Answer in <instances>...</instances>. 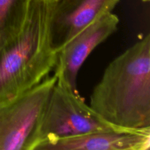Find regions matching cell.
<instances>
[{
	"mask_svg": "<svg viewBox=\"0 0 150 150\" xmlns=\"http://www.w3.org/2000/svg\"><path fill=\"white\" fill-rule=\"evenodd\" d=\"M90 105L113 125L150 127V35L114 59L90 97Z\"/></svg>",
	"mask_w": 150,
	"mask_h": 150,
	"instance_id": "obj_1",
	"label": "cell"
},
{
	"mask_svg": "<svg viewBox=\"0 0 150 150\" xmlns=\"http://www.w3.org/2000/svg\"><path fill=\"white\" fill-rule=\"evenodd\" d=\"M49 9L50 0H31L21 32L0 52V100L38 85L55 67L57 54L48 36Z\"/></svg>",
	"mask_w": 150,
	"mask_h": 150,
	"instance_id": "obj_2",
	"label": "cell"
},
{
	"mask_svg": "<svg viewBox=\"0 0 150 150\" xmlns=\"http://www.w3.org/2000/svg\"><path fill=\"white\" fill-rule=\"evenodd\" d=\"M117 130L126 129L105 121L85 103L79 93L55 83L35 133L33 150L62 139Z\"/></svg>",
	"mask_w": 150,
	"mask_h": 150,
	"instance_id": "obj_3",
	"label": "cell"
},
{
	"mask_svg": "<svg viewBox=\"0 0 150 150\" xmlns=\"http://www.w3.org/2000/svg\"><path fill=\"white\" fill-rule=\"evenodd\" d=\"M54 76L29 90L0 100V150H33L35 133L50 94Z\"/></svg>",
	"mask_w": 150,
	"mask_h": 150,
	"instance_id": "obj_4",
	"label": "cell"
},
{
	"mask_svg": "<svg viewBox=\"0 0 150 150\" xmlns=\"http://www.w3.org/2000/svg\"><path fill=\"white\" fill-rule=\"evenodd\" d=\"M119 21L116 15L107 13L69 40L57 53L56 83L79 93L77 76L82 64L96 47L116 32Z\"/></svg>",
	"mask_w": 150,
	"mask_h": 150,
	"instance_id": "obj_5",
	"label": "cell"
},
{
	"mask_svg": "<svg viewBox=\"0 0 150 150\" xmlns=\"http://www.w3.org/2000/svg\"><path fill=\"white\" fill-rule=\"evenodd\" d=\"M120 0H50L48 36L54 52L107 13Z\"/></svg>",
	"mask_w": 150,
	"mask_h": 150,
	"instance_id": "obj_6",
	"label": "cell"
},
{
	"mask_svg": "<svg viewBox=\"0 0 150 150\" xmlns=\"http://www.w3.org/2000/svg\"><path fill=\"white\" fill-rule=\"evenodd\" d=\"M150 127L136 130H105L62 139L38 150H148Z\"/></svg>",
	"mask_w": 150,
	"mask_h": 150,
	"instance_id": "obj_7",
	"label": "cell"
},
{
	"mask_svg": "<svg viewBox=\"0 0 150 150\" xmlns=\"http://www.w3.org/2000/svg\"><path fill=\"white\" fill-rule=\"evenodd\" d=\"M31 0H0V52L23 29Z\"/></svg>",
	"mask_w": 150,
	"mask_h": 150,
	"instance_id": "obj_8",
	"label": "cell"
},
{
	"mask_svg": "<svg viewBox=\"0 0 150 150\" xmlns=\"http://www.w3.org/2000/svg\"><path fill=\"white\" fill-rule=\"evenodd\" d=\"M142 1H149V0H142Z\"/></svg>",
	"mask_w": 150,
	"mask_h": 150,
	"instance_id": "obj_9",
	"label": "cell"
}]
</instances>
